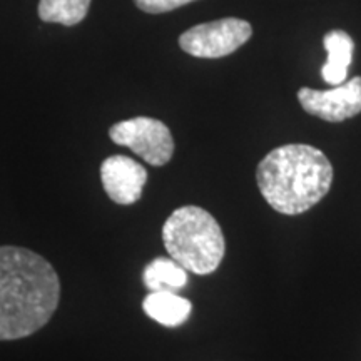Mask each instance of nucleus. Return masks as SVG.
I'll list each match as a JSON object with an SVG mask.
<instances>
[{"mask_svg": "<svg viewBox=\"0 0 361 361\" xmlns=\"http://www.w3.org/2000/svg\"><path fill=\"white\" fill-rule=\"evenodd\" d=\"M112 142L129 147L147 164H168L174 154V139L168 126L152 117H134L121 121L109 129Z\"/></svg>", "mask_w": 361, "mask_h": 361, "instance_id": "obj_4", "label": "nucleus"}, {"mask_svg": "<svg viewBox=\"0 0 361 361\" xmlns=\"http://www.w3.org/2000/svg\"><path fill=\"white\" fill-rule=\"evenodd\" d=\"M142 310L162 326L176 328L188 322L192 303L174 291H149L142 301Z\"/></svg>", "mask_w": 361, "mask_h": 361, "instance_id": "obj_9", "label": "nucleus"}, {"mask_svg": "<svg viewBox=\"0 0 361 361\" xmlns=\"http://www.w3.org/2000/svg\"><path fill=\"white\" fill-rule=\"evenodd\" d=\"M59 301L61 279L47 259L25 247L0 246V341L34 335Z\"/></svg>", "mask_w": 361, "mask_h": 361, "instance_id": "obj_1", "label": "nucleus"}, {"mask_svg": "<svg viewBox=\"0 0 361 361\" xmlns=\"http://www.w3.org/2000/svg\"><path fill=\"white\" fill-rule=\"evenodd\" d=\"M251 35L252 27L250 22L228 17L191 27L179 37V45L189 56L219 59L238 51Z\"/></svg>", "mask_w": 361, "mask_h": 361, "instance_id": "obj_5", "label": "nucleus"}, {"mask_svg": "<svg viewBox=\"0 0 361 361\" xmlns=\"http://www.w3.org/2000/svg\"><path fill=\"white\" fill-rule=\"evenodd\" d=\"M323 45L328 52V59L322 67L324 82L340 85L348 78V69L353 61L355 42L345 30H331L323 37Z\"/></svg>", "mask_w": 361, "mask_h": 361, "instance_id": "obj_8", "label": "nucleus"}, {"mask_svg": "<svg viewBox=\"0 0 361 361\" xmlns=\"http://www.w3.org/2000/svg\"><path fill=\"white\" fill-rule=\"evenodd\" d=\"M104 191L116 204L129 206L141 200L147 183V171L128 156H111L101 164Z\"/></svg>", "mask_w": 361, "mask_h": 361, "instance_id": "obj_7", "label": "nucleus"}, {"mask_svg": "<svg viewBox=\"0 0 361 361\" xmlns=\"http://www.w3.org/2000/svg\"><path fill=\"white\" fill-rule=\"evenodd\" d=\"M90 0H40L39 17L44 22L75 25L87 16Z\"/></svg>", "mask_w": 361, "mask_h": 361, "instance_id": "obj_11", "label": "nucleus"}, {"mask_svg": "<svg viewBox=\"0 0 361 361\" xmlns=\"http://www.w3.org/2000/svg\"><path fill=\"white\" fill-rule=\"evenodd\" d=\"M256 183L274 211L296 216L326 196L333 184V166L319 149L286 144L273 149L259 162Z\"/></svg>", "mask_w": 361, "mask_h": 361, "instance_id": "obj_2", "label": "nucleus"}, {"mask_svg": "<svg viewBox=\"0 0 361 361\" xmlns=\"http://www.w3.org/2000/svg\"><path fill=\"white\" fill-rule=\"evenodd\" d=\"M142 281L149 291L178 293L188 284V271L171 256H159L146 264L142 271Z\"/></svg>", "mask_w": 361, "mask_h": 361, "instance_id": "obj_10", "label": "nucleus"}, {"mask_svg": "<svg viewBox=\"0 0 361 361\" xmlns=\"http://www.w3.org/2000/svg\"><path fill=\"white\" fill-rule=\"evenodd\" d=\"M298 101L311 116L341 123L361 112V78H353L328 90L303 87L298 90Z\"/></svg>", "mask_w": 361, "mask_h": 361, "instance_id": "obj_6", "label": "nucleus"}, {"mask_svg": "<svg viewBox=\"0 0 361 361\" xmlns=\"http://www.w3.org/2000/svg\"><path fill=\"white\" fill-rule=\"evenodd\" d=\"M194 0H135V6L147 13H162L191 4Z\"/></svg>", "mask_w": 361, "mask_h": 361, "instance_id": "obj_12", "label": "nucleus"}, {"mask_svg": "<svg viewBox=\"0 0 361 361\" xmlns=\"http://www.w3.org/2000/svg\"><path fill=\"white\" fill-rule=\"evenodd\" d=\"M162 241L173 259L194 274L214 273L226 252L223 229L209 211L183 206L162 226Z\"/></svg>", "mask_w": 361, "mask_h": 361, "instance_id": "obj_3", "label": "nucleus"}]
</instances>
